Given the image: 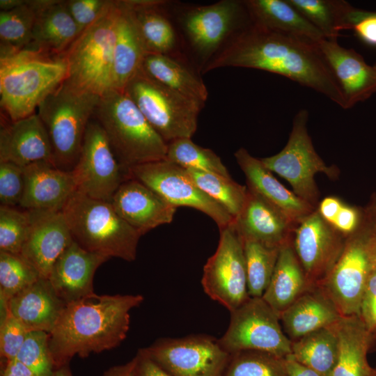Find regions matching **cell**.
Segmentation results:
<instances>
[{
    "label": "cell",
    "instance_id": "cell-1",
    "mask_svg": "<svg viewBox=\"0 0 376 376\" xmlns=\"http://www.w3.org/2000/svg\"><path fill=\"white\" fill-rule=\"evenodd\" d=\"M265 70L323 94L345 109L343 91L319 45L249 21L206 63Z\"/></svg>",
    "mask_w": 376,
    "mask_h": 376
},
{
    "label": "cell",
    "instance_id": "cell-2",
    "mask_svg": "<svg viewBox=\"0 0 376 376\" xmlns=\"http://www.w3.org/2000/svg\"><path fill=\"white\" fill-rule=\"evenodd\" d=\"M144 297L137 295H97L65 304L49 336L55 369L77 355L84 358L119 346L126 338L130 311Z\"/></svg>",
    "mask_w": 376,
    "mask_h": 376
},
{
    "label": "cell",
    "instance_id": "cell-3",
    "mask_svg": "<svg viewBox=\"0 0 376 376\" xmlns=\"http://www.w3.org/2000/svg\"><path fill=\"white\" fill-rule=\"evenodd\" d=\"M93 117L127 173L132 166L166 159L168 143L124 91L111 89L102 95Z\"/></svg>",
    "mask_w": 376,
    "mask_h": 376
},
{
    "label": "cell",
    "instance_id": "cell-4",
    "mask_svg": "<svg viewBox=\"0 0 376 376\" xmlns=\"http://www.w3.org/2000/svg\"><path fill=\"white\" fill-rule=\"evenodd\" d=\"M67 77L63 56L24 50L0 60L1 107L10 121L31 116Z\"/></svg>",
    "mask_w": 376,
    "mask_h": 376
},
{
    "label": "cell",
    "instance_id": "cell-5",
    "mask_svg": "<svg viewBox=\"0 0 376 376\" xmlns=\"http://www.w3.org/2000/svg\"><path fill=\"white\" fill-rule=\"evenodd\" d=\"M62 212L73 240L82 248L109 258L135 260L141 235L117 213L111 202L75 191Z\"/></svg>",
    "mask_w": 376,
    "mask_h": 376
},
{
    "label": "cell",
    "instance_id": "cell-6",
    "mask_svg": "<svg viewBox=\"0 0 376 376\" xmlns=\"http://www.w3.org/2000/svg\"><path fill=\"white\" fill-rule=\"evenodd\" d=\"M100 97L65 79L40 103L37 114L48 133L53 163L58 169L71 171L75 166Z\"/></svg>",
    "mask_w": 376,
    "mask_h": 376
},
{
    "label": "cell",
    "instance_id": "cell-7",
    "mask_svg": "<svg viewBox=\"0 0 376 376\" xmlns=\"http://www.w3.org/2000/svg\"><path fill=\"white\" fill-rule=\"evenodd\" d=\"M363 212L359 228L345 238L339 258L318 285L343 316L359 315L366 283L376 267V216Z\"/></svg>",
    "mask_w": 376,
    "mask_h": 376
},
{
    "label": "cell",
    "instance_id": "cell-8",
    "mask_svg": "<svg viewBox=\"0 0 376 376\" xmlns=\"http://www.w3.org/2000/svg\"><path fill=\"white\" fill-rule=\"evenodd\" d=\"M117 1L77 37L63 54L68 80L84 91L103 95L111 89Z\"/></svg>",
    "mask_w": 376,
    "mask_h": 376
},
{
    "label": "cell",
    "instance_id": "cell-9",
    "mask_svg": "<svg viewBox=\"0 0 376 376\" xmlns=\"http://www.w3.org/2000/svg\"><path fill=\"white\" fill-rule=\"evenodd\" d=\"M123 91L167 143L194 134L201 104L151 79L141 69Z\"/></svg>",
    "mask_w": 376,
    "mask_h": 376
},
{
    "label": "cell",
    "instance_id": "cell-10",
    "mask_svg": "<svg viewBox=\"0 0 376 376\" xmlns=\"http://www.w3.org/2000/svg\"><path fill=\"white\" fill-rule=\"evenodd\" d=\"M308 119L307 109L299 110L285 147L279 153L260 160L271 172L286 180L296 195L316 207L320 192L314 176L322 173L336 180L339 169L335 165L327 166L315 151L308 132Z\"/></svg>",
    "mask_w": 376,
    "mask_h": 376
},
{
    "label": "cell",
    "instance_id": "cell-11",
    "mask_svg": "<svg viewBox=\"0 0 376 376\" xmlns=\"http://www.w3.org/2000/svg\"><path fill=\"white\" fill-rule=\"evenodd\" d=\"M230 313L228 329L218 339L226 352L233 354L256 350L282 357L291 354L292 341L283 329L279 315L263 297H249Z\"/></svg>",
    "mask_w": 376,
    "mask_h": 376
},
{
    "label": "cell",
    "instance_id": "cell-12",
    "mask_svg": "<svg viewBox=\"0 0 376 376\" xmlns=\"http://www.w3.org/2000/svg\"><path fill=\"white\" fill-rule=\"evenodd\" d=\"M143 350L172 376H224L231 357L218 339L204 334L159 338Z\"/></svg>",
    "mask_w": 376,
    "mask_h": 376
},
{
    "label": "cell",
    "instance_id": "cell-13",
    "mask_svg": "<svg viewBox=\"0 0 376 376\" xmlns=\"http://www.w3.org/2000/svg\"><path fill=\"white\" fill-rule=\"evenodd\" d=\"M128 175L171 205L176 207H190L205 213L213 219L219 230L233 221L224 207L196 185L186 169L167 159L132 166L128 169Z\"/></svg>",
    "mask_w": 376,
    "mask_h": 376
},
{
    "label": "cell",
    "instance_id": "cell-14",
    "mask_svg": "<svg viewBox=\"0 0 376 376\" xmlns=\"http://www.w3.org/2000/svg\"><path fill=\"white\" fill-rule=\"evenodd\" d=\"M71 172L77 191L108 202L129 178L95 118L88 124L78 160Z\"/></svg>",
    "mask_w": 376,
    "mask_h": 376
},
{
    "label": "cell",
    "instance_id": "cell-15",
    "mask_svg": "<svg viewBox=\"0 0 376 376\" xmlns=\"http://www.w3.org/2000/svg\"><path fill=\"white\" fill-rule=\"evenodd\" d=\"M219 230L217 248L203 267L201 285L210 298L231 312L250 297L245 258L233 222Z\"/></svg>",
    "mask_w": 376,
    "mask_h": 376
},
{
    "label": "cell",
    "instance_id": "cell-16",
    "mask_svg": "<svg viewBox=\"0 0 376 376\" xmlns=\"http://www.w3.org/2000/svg\"><path fill=\"white\" fill-rule=\"evenodd\" d=\"M345 238L316 209L297 226L292 245L311 286L318 285L329 273L342 252Z\"/></svg>",
    "mask_w": 376,
    "mask_h": 376
},
{
    "label": "cell",
    "instance_id": "cell-17",
    "mask_svg": "<svg viewBox=\"0 0 376 376\" xmlns=\"http://www.w3.org/2000/svg\"><path fill=\"white\" fill-rule=\"evenodd\" d=\"M246 14L243 1L222 0L193 8L183 17L182 25L194 51L203 58L214 56L216 51L240 25Z\"/></svg>",
    "mask_w": 376,
    "mask_h": 376
},
{
    "label": "cell",
    "instance_id": "cell-18",
    "mask_svg": "<svg viewBox=\"0 0 376 376\" xmlns=\"http://www.w3.org/2000/svg\"><path fill=\"white\" fill-rule=\"evenodd\" d=\"M29 211L31 228L20 254L48 279L54 263L73 239L62 211Z\"/></svg>",
    "mask_w": 376,
    "mask_h": 376
},
{
    "label": "cell",
    "instance_id": "cell-19",
    "mask_svg": "<svg viewBox=\"0 0 376 376\" xmlns=\"http://www.w3.org/2000/svg\"><path fill=\"white\" fill-rule=\"evenodd\" d=\"M111 203L141 236L159 226L171 223L178 208L131 177L122 182Z\"/></svg>",
    "mask_w": 376,
    "mask_h": 376
},
{
    "label": "cell",
    "instance_id": "cell-20",
    "mask_svg": "<svg viewBox=\"0 0 376 376\" xmlns=\"http://www.w3.org/2000/svg\"><path fill=\"white\" fill-rule=\"evenodd\" d=\"M110 258L86 250L73 240L54 263L48 280L65 304L79 300L95 293V273Z\"/></svg>",
    "mask_w": 376,
    "mask_h": 376
},
{
    "label": "cell",
    "instance_id": "cell-21",
    "mask_svg": "<svg viewBox=\"0 0 376 376\" xmlns=\"http://www.w3.org/2000/svg\"><path fill=\"white\" fill-rule=\"evenodd\" d=\"M24 189L19 207L26 210L62 211L74 194L76 185L71 171L51 162L24 167Z\"/></svg>",
    "mask_w": 376,
    "mask_h": 376
},
{
    "label": "cell",
    "instance_id": "cell-22",
    "mask_svg": "<svg viewBox=\"0 0 376 376\" xmlns=\"http://www.w3.org/2000/svg\"><path fill=\"white\" fill-rule=\"evenodd\" d=\"M233 224L242 241L253 240L277 248L292 239L296 228L282 212L248 187L244 206Z\"/></svg>",
    "mask_w": 376,
    "mask_h": 376
},
{
    "label": "cell",
    "instance_id": "cell-23",
    "mask_svg": "<svg viewBox=\"0 0 376 376\" xmlns=\"http://www.w3.org/2000/svg\"><path fill=\"white\" fill-rule=\"evenodd\" d=\"M319 47L343 91L345 109L352 107L376 93V68L353 49L337 41L324 40Z\"/></svg>",
    "mask_w": 376,
    "mask_h": 376
},
{
    "label": "cell",
    "instance_id": "cell-24",
    "mask_svg": "<svg viewBox=\"0 0 376 376\" xmlns=\"http://www.w3.org/2000/svg\"><path fill=\"white\" fill-rule=\"evenodd\" d=\"M40 162H53L47 130L37 113L1 127L0 162L21 167Z\"/></svg>",
    "mask_w": 376,
    "mask_h": 376
},
{
    "label": "cell",
    "instance_id": "cell-25",
    "mask_svg": "<svg viewBox=\"0 0 376 376\" xmlns=\"http://www.w3.org/2000/svg\"><path fill=\"white\" fill-rule=\"evenodd\" d=\"M234 155L245 175L247 187L278 209L295 227L316 209L285 188L260 159L253 157L245 148L238 149Z\"/></svg>",
    "mask_w": 376,
    "mask_h": 376
},
{
    "label": "cell",
    "instance_id": "cell-26",
    "mask_svg": "<svg viewBox=\"0 0 376 376\" xmlns=\"http://www.w3.org/2000/svg\"><path fill=\"white\" fill-rule=\"evenodd\" d=\"M33 3L36 15L32 40L24 50L52 56H63L79 35L65 1L34 0Z\"/></svg>",
    "mask_w": 376,
    "mask_h": 376
},
{
    "label": "cell",
    "instance_id": "cell-27",
    "mask_svg": "<svg viewBox=\"0 0 376 376\" xmlns=\"http://www.w3.org/2000/svg\"><path fill=\"white\" fill-rule=\"evenodd\" d=\"M65 306L55 293L49 281L42 277L22 290L7 303V311L28 331L50 333Z\"/></svg>",
    "mask_w": 376,
    "mask_h": 376
},
{
    "label": "cell",
    "instance_id": "cell-28",
    "mask_svg": "<svg viewBox=\"0 0 376 376\" xmlns=\"http://www.w3.org/2000/svg\"><path fill=\"white\" fill-rule=\"evenodd\" d=\"M279 317L285 334L292 341L334 324L343 315L324 292L315 285L306 290Z\"/></svg>",
    "mask_w": 376,
    "mask_h": 376
},
{
    "label": "cell",
    "instance_id": "cell-29",
    "mask_svg": "<svg viewBox=\"0 0 376 376\" xmlns=\"http://www.w3.org/2000/svg\"><path fill=\"white\" fill-rule=\"evenodd\" d=\"M334 327L338 354L331 376H375V368L368 361V352L375 338L359 315L343 316Z\"/></svg>",
    "mask_w": 376,
    "mask_h": 376
},
{
    "label": "cell",
    "instance_id": "cell-30",
    "mask_svg": "<svg viewBox=\"0 0 376 376\" xmlns=\"http://www.w3.org/2000/svg\"><path fill=\"white\" fill-rule=\"evenodd\" d=\"M243 2L252 22L318 45L325 40L322 33L287 0Z\"/></svg>",
    "mask_w": 376,
    "mask_h": 376
},
{
    "label": "cell",
    "instance_id": "cell-31",
    "mask_svg": "<svg viewBox=\"0 0 376 376\" xmlns=\"http://www.w3.org/2000/svg\"><path fill=\"white\" fill-rule=\"evenodd\" d=\"M148 53L176 56L178 38L164 6L159 0L123 1Z\"/></svg>",
    "mask_w": 376,
    "mask_h": 376
},
{
    "label": "cell",
    "instance_id": "cell-32",
    "mask_svg": "<svg viewBox=\"0 0 376 376\" xmlns=\"http://www.w3.org/2000/svg\"><path fill=\"white\" fill-rule=\"evenodd\" d=\"M111 89L123 91L148 54L123 1H117Z\"/></svg>",
    "mask_w": 376,
    "mask_h": 376
},
{
    "label": "cell",
    "instance_id": "cell-33",
    "mask_svg": "<svg viewBox=\"0 0 376 376\" xmlns=\"http://www.w3.org/2000/svg\"><path fill=\"white\" fill-rule=\"evenodd\" d=\"M311 287L292 239L281 246L271 281L262 297L280 315Z\"/></svg>",
    "mask_w": 376,
    "mask_h": 376
},
{
    "label": "cell",
    "instance_id": "cell-34",
    "mask_svg": "<svg viewBox=\"0 0 376 376\" xmlns=\"http://www.w3.org/2000/svg\"><path fill=\"white\" fill-rule=\"evenodd\" d=\"M140 69L151 79L203 106L207 98L203 80L176 56L148 53Z\"/></svg>",
    "mask_w": 376,
    "mask_h": 376
},
{
    "label": "cell",
    "instance_id": "cell-35",
    "mask_svg": "<svg viewBox=\"0 0 376 376\" xmlns=\"http://www.w3.org/2000/svg\"><path fill=\"white\" fill-rule=\"evenodd\" d=\"M338 354V342L334 324L292 340V357L321 376H331Z\"/></svg>",
    "mask_w": 376,
    "mask_h": 376
},
{
    "label": "cell",
    "instance_id": "cell-36",
    "mask_svg": "<svg viewBox=\"0 0 376 376\" xmlns=\"http://www.w3.org/2000/svg\"><path fill=\"white\" fill-rule=\"evenodd\" d=\"M313 24L326 40L337 41L343 30L350 29L348 14L352 8L342 0H287Z\"/></svg>",
    "mask_w": 376,
    "mask_h": 376
},
{
    "label": "cell",
    "instance_id": "cell-37",
    "mask_svg": "<svg viewBox=\"0 0 376 376\" xmlns=\"http://www.w3.org/2000/svg\"><path fill=\"white\" fill-rule=\"evenodd\" d=\"M36 15L33 1H26L16 8L0 12V60L10 58L29 47Z\"/></svg>",
    "mask_w": 376,
    "mask_h": 376
},
{
    "label": "cell",
    "instance_id": "cell-38",
    "mask_svg": "<svg viewBox=\"0 0 376 376\" xmlns=\"http://www.w3.org/2000/svg\"><path fill=\"white\" fill-rule=\"evenodd\" d=\"M247 289L250 297H262L271 281L280 248L243 240Z\"/></svg>",
    "mask_w": 376,
    "mask_h": 376
},
{
    "label": "cell",
    "instance_id": "cell-39",
    "mask_svg": "<svg viewBox=\"0 0 376 376\" xmlns=\"http://www.w3.org/2000/svg\"><path fill=\"white\" fill-rule=\"evenodd\" d=\"M196 185L224 207L235 219L241 212L247 194V187L231 177L202 171L186 169Z\"/></svg>",
    "mask_w": 376,
    "mask_h": 376
},
{
    "label": "cell",
    "instance_id": "cell-40",
    "mask_svg": "<svg viewBox=\"0 0 376 376\" xmlns=\"http://www.w3.org/2000/svg\"><path fill=\"white\" fill-rule=\"evenodd\" d=\"M166 159L185 169H193L231 177L221 158L212 150L194 143L191 138L178 139L168 143Z\"/></svg>",
    "mask_w": 376,
    "mask_h": 376
},
{
    "label": "cell",
    "instance_id": "cell-41",
    "mask_svg": "<svg viewBox=\"0 0 376 376\" xmlns=\"http://www.w3.org/2000/svg\"><path fill=\"white\" fill-rule=\"evenodd\" d=\"M40 277L38 271L20 253L0 251L1 309H6L11 297Z\"/></svg>",
    "mask_w": 376,
    "mask_h": 376
},
{
    "label": "cell",
    "instance_id": "cell-42",
    "mask_svg": "<svg viewBox=\"0 0 376 376\" xmlns=\"http://www.w3.org/2000/svg\"><path fill=\"white\" fill-rule=\"evenodd\" d=\"M224 376H288L285 357L244 350L231 354Z\"/></svg>",
    "mask_w": 376,
    "mask_h": 376
},
{
    "label": "cell",
    "instance_id": "cell-43",
    "mask_svg": "<svg viewBox=\"0 0 376 376\" xmlns=\"http://www.w3.org/2000/svg\"><path fill=\"white\" fill-rule=\"evenodd\" d=\"M29 210L0 205V251L19 254L31 228Z\"/></svg>",
    "mask_w": 376,
    "mask_h": 376
},
{
    "label": "cell",
    "instance_id": "cell-44",
    "mask_svg": "<svg viewBox=\"0 0 376 376\" xmlns=\"http://www.w3.org/2000/svg\"><path fill=\"white\" fill-rule=\"evenodd\" d=\"M49 336L42 331H29L15 358L35 376H52L55 370L49 351Z\"/></svg>",
    "mask_w": 376,
    "mask_h": 376
},
{
    "label": "cell",
    "instance_id": "cell-45",
    "mask_svg": "<svg viewBox=\"0 0 376 376\" xmlns=\"http://www.w3.org/2000/svg\"><path fill=\"white\" fill-rule=\"evenodd\" d=\"M24 189V168L10 162H0L1 205H19Z\"/></svg>",
    "mask_w": 376,
    "mask_h": 376
},
{
    "label": "cell",
    "instance_id": "cell-46",
    "mask_svg": "<svg viewBox=\"0 0 376 376\" xmlns=\"http://www.w3.org/2000/svg\"><path fill=\"white\" fill-rule=\"evenodd\" d=\"M28 332L22 323L7 311L6 317L1 320V357L6 361L15 359Z\"/></svg>",
    "mask_w": 376,
    "mask_h": 376
},
{
    "label": "cell",
    "instance_id": "cell-47",
    "mask_svg": "<svg viewBox=\"0 0 376 376\" xmlns=\"http://www.w3.org/2000/svg\"><path fill=\"white\" fill-rule=\"evenodd\" d=\"M111 3V1L107 0L65 1L68 10L78 26L79 34L100 17Z\"/></svg>",
    "mask_w": 376,
    "mask_h": 376
},
{
    "label": "cell",
    "instance_id": "cell-48",
    "mask_svg": "<svg viewBox=\"0 0 376 376\" xmlns=\"http://www.w3.org/2000/svg\"><path fill=\"white\" fill-rule=\"evenodd\" d=\"M347 19L350 29H354L363 42L376 46V15L374 12L352 6Z\"/></svg>",
    "mask_w": 376,
    "mask_h": 376
},
{
    "label": "cell",
    "instance_id": "cell-49",
    "mask_svg": "<svg viewBox=\"0 0 376 376\" xmlns=\"http://www.w3.org/2000/svg\"><path fill=\"white\" fill-rule=\"evenodd\" d=\"M359 317L376 338V267L371 272L363 294Z\"/></svg>",
    "mask_w": 376,
    "mask_h": 376
},
{
    "label": "cell",
    "instance_id": "cell-50",
    "mask_svg": "<svg viewBox=\"0 0 376 376\" xmlns=\"http://www.w3.org/2000/svg\"><path fill=\"white\" fill-rule=\"evenodd\" d=\"M363 214V210L344 202L330 226L347 237L359 228Z\"/></svg>",
    "mask_w": 376,
    "mask_h": 376
},
{
    "label": "cell",
    "instance_id": "cell-51",
    "mask_svg": "<svg viewBox=\"0 0 376 376\" xmlns=\"http://www.w3.org/2000/svg\"><path fill=\"white\" fill-rule=\"evenodd\" d=\"M134 357V376H172L150 359L143 348L139 349Z\"/></svg>",
    "mask_w": 376,
    "mask_h": 376
},
{
    "label": "cell",
    "instance_id": "cell-52",
    "mask_svg": "<svg viewBox=\"0 0 376 376\" xmlns=\"http://www.w3.org/2000/svg\"><path fill=\"white\" fill-rule=\"evenodd\" d=\"M344 201L336 196H327L319 201L316 210L329 225L340 210Z\"/></svg>",
    "mask_w": 376,
    "mask_h": 376
},
{
    "label": "cell",
    "instance_id": "cell-53",
    "mask_svg": "<svg viewBox=\"0 0 376 376\" xmlns=\"http://www.w3.org/2000/svg\"><path fill=\"white\" fill-rule=\"evenodd\" d=\"M288 376H321L313 369L295 360L291 354L285 357Z\"/></svg>",
    "mask_w": 376,
    "mask_h": 376
},
{
    "label": "cell",
    "instance_id": "cell-54",
    "mask_svg": "<svg viewBox=\"0 0 376 376\" xmlns=\"http://www.w3.org/2000/svg\"><path fill=\"white\" fill-rule=\"evenodd\" d=\"M1 376H35V375L21 362L13 359L6 362Z\"/></svg>",
    "mask_w": 376,
    "mask_h": 376
},
{
    "label": "cell",
    "instance_id": "cell-55",
    "mask_svg": "<svg viewBox=\"0 0 376 376\" xmlns=\"http://www.w3.org/2000/svg\"><path fill=\"white\" fill-rule=\"evenodd\" d=\"M136 366L135 357L125 364L117 365L108 368L102 376H134Z\"/></svg>",
    "mask_w": 376,
    "mask_h": 376
},
{
    "label": "cell",
    "instance_id": "cell-56",
    "mask_svg": "<svg viewBox=\"0 0 376 376\" xmlns=\"http://www.w3.org/2000/svg\"><path fill=\"white\" fill-rule=\"evenodd\" d=\"M25 0H1V11H8L16 8L25 3Z\"/></svg>",
    "mask_w": 376,
    "mask_h": 376
},
{
    "label": "cell",
    "instance_id": "cell-57",
    "mask_svg": "<svg viewBox=\"0 0 376 376\" xmlns=\"http://www.w3.org/2000/svg\"><path fill=\"white\" fill-rule=\"evenodd\" d=\"M52 376H72L69 364L55 369Z\"/></svg>",
    "mask_w": 376,
    "mask_h": 376
},
{
    "label": "cell",
    "instance_id": "cell-58",
    "mask_svg": "<svg viewBox=\"0 0 376 376\" xmlns=\"http://www.w3.org/2000/svg\"><path fill=\"white\" fill-rule=\"evenodd\" d=\"M365 210L369 213L376 215V194L371 198L370 202L365 208Z\"/></svg>",
    "mask_w": 376,
    "mask_h": 376
},
{
    "label": "cell",
    "instance_id": "cell-59",
    "mask_svg": "<svg viewBox=\"0 0 376 376\" xmlns=\"http://www.w3.org/2000/svg\"><path fill=\"white\" fill-rule=\"evenodd\" d=\"M375 376H376V368H375Z\"/></svg>",
    "mask_w": 376,
    "mask_h": 376
},
{
    "label": "cell",
    "instance_id": "cell-60",
    "mask_svg": "<svg viewBox=\"0 0 376 376\" xmlns=\"http://www.w3.org/2000/svg\"><path fill=\"white\" fill-rule=\"evenodd\" d=\"M375 66V68H376V63L373 65Z\"/></svg>",
    "mask_w": 376,
    "mask_h": 376
},
{
    "label": "cell",
    "instance_id": "cell-61",
    "mask_svg": "<svg viewBox=\"0 0 376 376\" xmlns=\"http://www.w3.org/2000/svg\"><path fill=\"white\" fill-rule=\"evenodd\" d=\"M374 13H375V15H376V13H375V12H374Z\"/></svg>",
    "mask_w": 376,
    "mask_h": 376
},
{
    "label": "cell",
    "instance_id": "cell-62",
    "mask_svg": "<svg viewBox=\"0 0 376 376\" xmlns=\"http://www.w3.org/2000/svg\"><path fill=\"white\" fill-rule=\"evenodd\" d=\"M376 216V215H375Z\"/></svg>",
    "mask_w": 376,
    "mask_h": 376
}]
</instances>
